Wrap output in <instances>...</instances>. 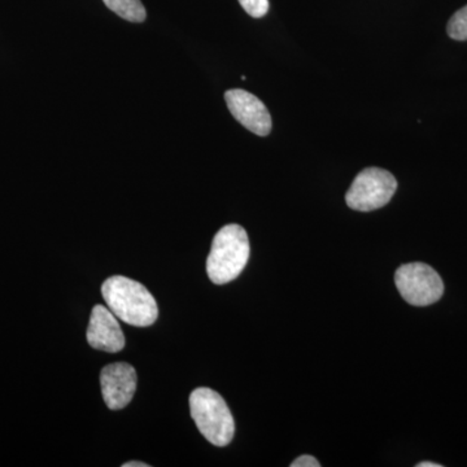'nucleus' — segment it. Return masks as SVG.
<instances>
[{
	"label": "nucleus",
	"mask_w": 467,
	"mask_h": 467,
	"mask_svg": "<svg viewBox=\"0 0 467 467\" xmlns=\"http://www.w3.org/2000/svg\"><path fill=\"white\" fill-rule=\"evenodd\" d=\"M321 463L318 462L315 457L312 456H301L299 459L294 461L291 463V467H319Z\"/></svg>",
	"instance_id": "nucleus-12"
},
{
	"label": "nucleus",
	"mask_w": 467,
	"mask_h": 467,
	"mask_svg": "<svg viewBox=\"0 0 467 467\" xmlns=\"http://www.w3.org/2000/svg\"><path fill=\"white\" fill-rule=\"evenodd\" d=\"M101 395L112 410L125 408L137 389V371L126 362L107 365L100 373Z\"/></svg>",
	"instance_id": "nucleus-7"
},
{
	"label": "nucleus",
	"mask_w": 467,
	"mask_h": 467,
	"mask_svg": "<svg viewBox=\"0 0 467 467\" xmlns=\"http://www.w3.org/2000/svg\"><path fill=\"white\" fill-rule=\"evenodd\" d=\"M88 342L92 348L116 353L124 349L125 337L109 308L95 306L88 327Z\"/></svg>",
	"instance_id": "nucleus-8"
},
{
	"label": "nucleus",
	"mask_w": 467,
	"mask_h": 467,
	"mask_svg": "<svg viewBox=\"0 0 467 467\" xmlns=\"http://www.w3.org/2000/svg\"><path fill=\"white\" fill-rule=\"evenodd\" d=\"M101 294L110 312L126 324L147 327L158 319V303L140 282L113 275L101 285Z\"/></svg>",
	"instance_id": "nucleus-1"
},
{
	"label": "nucleus",
	"mask_w": 467,
	"mask_h": 467,
	"mask_svg": "<svg viewBox=\"0 0 467 467\" xmlns=\"http://www.w3.org/2000/svg\"><path fill=\"white\" fill-rule=\"evenodd\" d=\"M418 467H441V465H439V463H432V462H420L418 463Z\"/></svg>",
	"instance_id": "nucleus-14"
},
{
	"label": "nucleus",
	"mask_w": 467,
	"mask_h": 467,
	"mask_svg": "<svg viewBox=\"0 0 467 467\" xmlns=\"http://www.w3.org/2000/svg\"><path fill=\"white\" fill-rule=\"evenodd\" d=\"M104 5L119 17L130 23H143L147 17L146 8L140 0H103Z\"/></svg>",
	"instance_id": "nucleus-9"
},
{
	"label": "nucleus",
	"mask_w": 467,
	"mask_h": 467,
	"mask_svg": "<svg viewBox=\"0 0 467 467\" xmlns=\"http://www.w3.org/2000/svg\"><path fill=\"white\" fill-rule=\"evenodd\" d=\"M395 284L402 299L414 306H427L441 300L444 284L431 266L422 263L405 264L395 273Z\"/></svg>",
	"instance_id": "nucleus-5"
},
{
	"label": "nucleus",
	"mask_w": 467,
	"mask_h": 467,
	"mask_svg": "<svg viewBox=\"0 0 467 467\" xmlns=\"http://www.w3.org/2000/svg\"><path fill=\"white\" fill-rule=\"evenodd\" d=\"M447 30L451 39L467 41V5L451 16Z\"/></svg>",
	"instance_id": "nucleus-10"
},
{
	"label": "nucleus",
	"mask_w": 467,
	"mask_h": 467,
	"mask_svg": "<svg viewBox=\"0 0 467 467\" xmlns=\"http://www.w3.org/2000/svg\"><path fill=\"white\" fill-rule=\"evenodd\" d=\"M190 411L199 431L209 442L225 447L233 441L235 423L220 393L207 387L193 389L190 395Z\"/></svg>",
	"instance_id": "nucleus-3"
},
{
	"label": "nucleus",
	"mask_w": 467,
	"mask_h": 467,
	"mask_svg": "<svg viewBox=\"0 0 467 467\" xmlns=\"http://www.w3.org/2000/svg\"><path fill=\"white\" fill-rule=\"evenodd\" d=\"M250 241L242 226H223L214 235L207 260L209 279L225 285L238 278L250 259Z\"/></svg>",
	"instance_id": "nucleus-2"
},
{
	"label": "nucleus",
	"mask_w": 467,
	"mask_h": 467,
	"mask_svg": "<svg viewBox=\"0 0 467 467\" xmlns=\"http://www.w3.org/2000/svg\"><path fill=\"white\" fill-rule=\"evenodd\" d=\"M225 100L236 121L241 122L252 133L266 137L272 131V116L265 104L241 88L226 91Z\"/></svg>",
	"instance_id": "nucleus-6"
},
{
	"label": "nucleus",
	"mask_w": 467,
	"mask_h": 467,
	"mask_svg": "<svg viewBox=\"0 0 467 467\" xmlns=\"http://www.w3.org/2000/svg\"><path fill=\"white\" fill-rule=\"evenodd\" d=\"M239 3L243 9L254 18L264 17L269 11V0H239Z\"/></svg>",
	"instance_id": "nucleus-11"
},
{
	"label": "nucleus",
	"mask_w": 467,
	"mask_h": 467,
	"mask_svg": "<svg viewBox=\"0 0 467 467\" xmlns=\"http://www.w3.org/2000/svg\"><path fill=\"white\" fill-rule=\"evenodd\" d=\"M398 189V181L389 171L367 168L359 171L346 195L353 211L371 212L389 204Z\"/></svg>",
	"instance_id": "nucleus-4"
},
{
	"label": "nucleus",
	"mask_w": 467,
	"mask_h": 467,
	"mask_svg": "<svg viewBox=\"0 0 467 467\" xmlns=\"http://www.w3.org/2000/svg\"><path fill=\"white\" fill-rule=\"evenodd\" d=\"M147 463L138 462V461H131V462H126L122 467H149Z\"/></svg>",
	"instance_id": "nucleus-13"
}]
</instances>
